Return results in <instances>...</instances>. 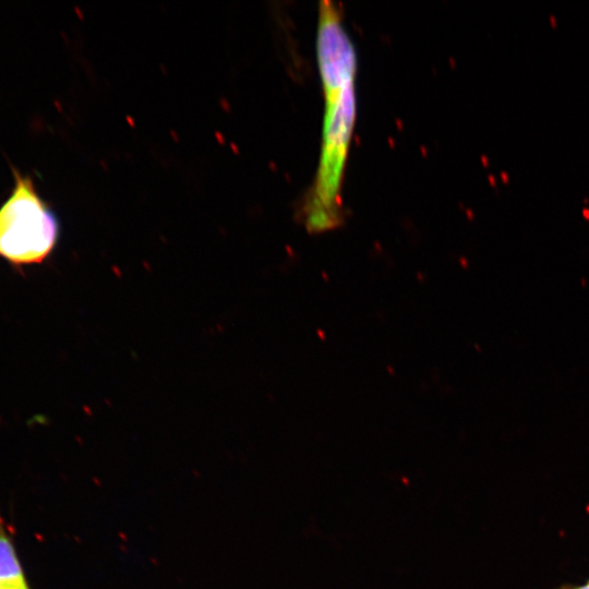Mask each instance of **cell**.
Masks as SVG:
<instances>
[{
  "label": "cell",
  "instance_id": "1",
  "mask_svg": "<svg viewBox=\"0 0 589 589\" xmlns=\"http://www.w3.org/2000/svg\"><path fill=\"white\" fill-rule=\"evenodd\" d=\"M316 55L324 93V119L317 172L302 206L309 233H323L344 223L341 185L356 121L354 46L332 1L318 4Z\"/></svg>",
  "mask_w": 589,
  "mask_h": 589
},
{
  "label": "cell",
  "instance_id": "2",
  "mask_svg": "<svg viewBox=\"0 0 589 589\" xmlns=\"http://www.w3.org/2000/svg\"><path fill=\"white\" fill-rule=\"evenodd\" d=\"M58 235V220L33 180L14 170L13 190L0 206V257L20 266L39 264Z\"/></svg>",
  "mask_w": 589,
  "mask_h": 589
},
{
  "label": "cell",
  "instance_id": "3",
  "mask_svg": "<svg viewBox=\"0 0 589 589\" xmlns=\"http://www.w3.org/2000/svg\"><path fill=\"white\" fill-rule=\"evenodd\" d=\"M26 582L14 542L0 516V584L22 585Z\"/></svg>",
  "mask_w": 589,
  "mask_h": 589
},
{
  "label": "cell",
  "instance_id": "4",
  "mask_svg": "<svg viewBox=\"0 0 589 589\" xmlns=\"http://www.w3.org/2000/svg\"><path fill=\"white\" fill-rule=\"evenodd\" d=\"M555 589H589V580L582 585H564Z\"/></svg>",
  "mask_w": 589,
  "mask_h": 589
},
{
  "label": "cell",
  "instance_id": "5",
  "mask_svg": "<svg viewBox=\"0 0 589 589\" xmlns=\"http://www.w3.org/2000/svg\"><path fill=\"white\" fill-rule=\"evenodd\" d=\"M27 584V582H26ZM23 585V584H22ZM15 586H19V585H5V584H0V589H12L14 588Z\"/></svg>",
  "mask_w": 589,
  "mask_h": 589
},
{
  "label": "cell",
  "instance_id": "6",
  "mask_svg": "<svg viewBox=\"0 0 589 589\" xmlns=\"http://www.w3.org/2000/svg\"><path fill=\"white\" fill-rule=\"evenodd\" d=\"M12 589H29V587H28V584H23V585L15 586Z\"/></svg>",
  "mask_w": 589,
  "mask_h": 589
}]
</instances>
